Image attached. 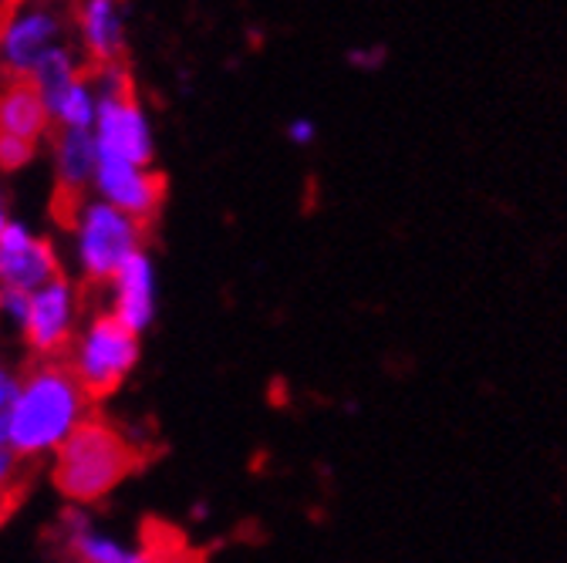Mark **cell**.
Listing matches in <instances>:
<instances>
[{
  "label": "cell",
  "mask_w": 567,
  "mask_h": 563,
  "mask_svg": "<svg viewBox=\"0 0 567 563\" xmlns=\"http://www.w3.org/2000/svg\"><path fill=\"white\" fill-rule=\"evenodd\" d=\"M54 159H58V179H61V199H82V189L92 186L95 166H99V143L92 132H58L54 138Z\"/></svg>",
  "instance_id": "cell-13"
},
{
  "label": "cell",
  "mask_w": 567,
  "mask_h": 563,
  "mask_svg": "<svg viewBox=\"0 0 567 563\" xmlns=\"http://www.w3.org/2000/svg\"><path fill=\"white\" fill-rule=\"evenodd\" d=\"M382 58H385V51H351V54H348V61H351V64H359V67H375Z\"/></svg>",
  "instance_id": "cell-20"
},
{
  "label": "cell",
  "mask_w": 567,
  "mask_h": 563,
  "mask_svg": "<svg viewBox=\"0 0 567 563\" xmlns=\"http://www.w3.org/2000/svg\"><path fill=\"white\" fill-rule=\"evenodd\" d=\"M71 227H75L79 267L92 284H112V277L142 250V223L102 199L82 202Z\"/></svg>",
  "instance_id": "cell-5"
},
{
  "label": "cell",
  "mask_w": 567,
  "mask_h": 563,
  "mask_svg": "<svg viewBox=\"0 0 567 563\" xmlns=\"http://www.w3.org/2000/svg\"><path fill=\"white\" fill-rule=\"evenodd\" d=\"M8 227V209H4V199H0V230Z\"/></svg>",
  "instance_id": "cell-21"
},
{
  "label": "cell",
  "mask_w": 567,
  "mask_h": 563,
  "mask_svg": "<svg viewBox=\"0 0 567 563\" xmlns=\"http://www.w3.org/2000/svg\"><path fill=\"white\" fill-rule=\"evenodd\" d=\"M38 146L31 143H21V138H8L0 135V169H21L34 159Z\"/></svg>",
  "instance_id": "cell-18"
},
{
  "label": "cell",
  "mask_w": 567,
  "mask_h": 563,
  "mask_svg": "<svg viewBox=\"0 0 567 563\" xmlns=\"http://www.w3.org/2000/svg\"><path fill=\"white\" fill-rule=\"evenodd\" d=\"M28 304H31V294L24 291H11V288H0V324L8 331H24V321H28Z\"/></svg>",
  "instance_id": "cell-16"
},
{
  "label": "cell",
  "mask_w": 567,
  "mask_h": 563,
  "mask_svg": "<svg viewBox=\"0 0 567 563\" xmlns=\"http://www.w3.org/2000/svg\"><path fill=\"white\" fill-rule=\"evenodd\" d=\"M92 88H95L92 135L99 143V156L150 169L153 156H156L153 125L135 98V88H132L125 64L92 67Z\"/></svg>",
  "instance_id": "cell-3"
},
{
  "label": "cell",
  "mask_w": 567,
  "mask_h": 563,
  "mask_svg": "<svg viewBox=\"0 0 567 563\" xmlns=\"http://www.w3.org/2000/svg\"><path fill=\"white\" fill-rule=\"evenodd\" d=\"M138 362V337L125 331L109 311H99L71 341L64 365L75 375V382L85 388V395L109 398L122 388V382L132 375Z\"/></svg>",
  "instance_id": "cell-4"
},
{
  "label": "cell",
  "mask_w": 567,
  "mask_h": 563,
  "mask_svg": "<svg viewBox=\"0 0 567 563\" xmlns=\"http://www.w3.org/2000/svg\"><path fill=\"white\" fill-rule=\"evenodd\" d=\"M92 398L75 382L64 358L38 362L24 378L14 402L8 449L24 462L58 452L61 442L89 418Z\"/></svg>",
  "instance_id": "cell-1"
},
{
  "label": "cell",
  "mask_w": 567,
  "mask_h": 563,
  "mask_svg": "<svg viewBox=\"0 0 567 563\" xmlns=\"http://www.w3.org/2000/svg\"><path fill=\"white\" fill-rule=\"evenodd\" d=\"M54 277H61L54 247L44 237H34L24 223L8 220L0 230V288L34 294Z\"/></svg>",
  "instance_id": "cell-9"
},
{
  "label": "cell",
  "mask_w": 567,
  "mask_h": 563,
  "mask_svg": "<svg viewBox=\"0 0 567 563\" xmlns=\"http://www.w3.org/2000/svg\"><path fill=\"white\" fill-rule=\"evenodd\" d=\"M64 526H68L64 530L68 533V550L79 563H153L142 550L99 533L82 510H68Z\"/></svg>",
  "instance_id": "cell-14"
},
{
  "label": "cell",
  "mask_w": 567,
  "mask_h": 563,
  "mask_svg": "<svg viewBox=\"0 0 567 563\" xmlns=\"http://www.w3.org/2000/svg\"><path fill=\"white\" fill-rule=\"evenodd\" d=\"M112 307L109 314L132 331L135 337L156 317V270L146 250H138L115 277H112Z\"/></svg>",
  "instance_id": "cell-10"
},
{
  "label": "cell",
  "mask_w": 567,
  "mask_h": 563,
  "mask_svg": "<svg viewBox=\"0 0 567 563\" xmlns=\"http://www.w3.org/2000/svg\"><path fill=\"white\" fill-rule=\"evenodd\" d=\"M138 469V446L102 418H85L54 452V486L61 497L89 507Z\"/></svg>",
  "instance_id": "cell-2"
},
{
  "label": "cell",
  "mask_w": 567,
  "mask_h": 563,
  "mask_svg": "<svg viewBox=\"0 0 567 563\" xmlns=\"http://www.w3.org/2000/svg\"><path fill=\"white\" fill-rule=\"evenodd\" d=\"M75 334H79V291L68 277H54L51 284L31 294L21 337L38 355V362H51L68 355Z\"/></svg>",
  "instance_id": "cell-7"
},
{
  "label": "cell",
  "mask_w": 567,
  "mask_h": 563,
  "mask_svg": "<svg viewBox=\"0 0 567 563\" xmlns=\"http://www.w3.org/2000/svg\"><path fill=\"white\" fill-rule=\"evenodd\" d=\"M64 44V18L51 8H11L0 24V72L4 82H28L38 61Z\"/></svg>",
  "instance_id": "cell-6"
},
{
  "label": "cell",
  "mask_w": 567,
  "mask_h": 563,
  "mask_svg": "<svg viewBox=\"0 0 567 563\" xmlns=\"http://www.w3.org/2000/svg\"><path fill=\"white\" fill-rule=\"evenodd\" d=\"M18 392H21V378L8 365H0V446H8V429H11Z\"/></svg>",
  "instance_id": "cell-15"
},
{
  "label": "cell",
  "mask_w": 567,
  "mask_h": 563,
  "mask_svg": "<svg viewBox=\"0 0 567 563\" xmlns=\"http://www.w3.org/2000/svg\"><path fill=\"white\" fill-rule=\"evenodd\" d=\"M18 479H21V459L8 446H0V513H4V507L18 503Z\"/></svg>",
  "instance_id": "cell-17"
},
{
  "label": "cell",
  "mask_w": 567,
  "mask_h": 563,
  "mask_svg": "<svg viewBox=\"0 0 567 563\" xmlns=\"http://www.w3.org/2000/svg\"><path fill=\"white\" fill-rule=\"evenodd\" d=\"M48 112L31 82H4L0 85V135L21 138V143L41 146L48 135Z\"/></svg>",
  "instance_id": "cell-12"
},
{
  "label": "cell",
  "mask_w": 567,
  "mask_h": 563,
  "mask_svg": "<svg viewBox=\"0 0 567 563\" xmlns=\"http://www.w3.org/2000/svg\"><path fill=\"white\" fill-rule=\"evenodd\" d=\"M79 34L85 44V64L89 67H109L122 64L125 54V18L122 8L112 0H89L75 8Z\"/></svg>",
  "instance_id": "cell-11"
},
{
  "label": "cell",
  "mask_w": 567,
  "mask_h": 563,
  "mask_svg": "<svg viewBox=\"0 0 567 563\" xmlns=\"http://www.w3.org/2000/svg\"><path fill=\"white\" fill-rule=\"evenodd\" d=\"M288 138L295 146H311L315 143V122L311 118H295L288 125Z\"/></svg>",
  "instance_id": "cell-19"
},
{
  "label": "cell",
  "mask_w": 567,
  "mask_h": 563,
  "mask_svg": "<svg viewBox=\"0 0 567 563\" xmlns=\"http://www.w3.org/2000/svg\"><path fill=\"white\" fill-rule=\"evenodd\" d=\"M92 186L105 206L118 209V213H125L135 223H150L166 199V179L153 166L146 169V166L118 163L109 156H99Z\"/></svg>",
  "instance_id": "cell-8"
}]
</instances>
